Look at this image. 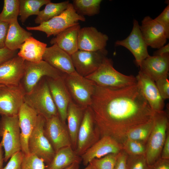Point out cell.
<instances>
[{"label": "cell", "mask_w": 169, "mask_h": 169, "mask_svg": "<svg viewBox=\"0 0 169 169\" xmlns=\"http://www.w3.org/2000/svg\"><path fill=\"white\" fill-rule=\"evenodd\" d=\"M3 146L0 142V169H3V162L4 161L3 152Z\"/></svg>", "instance_id": "47"}, {"label": "cell", "mask_w": 169, "mask_h": 169, "mask_svg": "<svg viewBox=\"0 0 169 169\" xmlns=\"http://www.w3.org/2000/svg\"><path fill=\"white\" fill-rule=\"evenodd\" d=\"M100 138L93 114L90 106L85 108L77 137L75 151L79 156Z\"/></svg>", "instance_id": "10"}, {"label": "cell", "mask_w": 169, "mask_h": 169, "mask_svg": "<svg viewBox=\"0 0 169 169\" xmlns=\"http://www.w3.org/2000/svg\"><path fill=\"white\" fill-rule=\"evenodd\" d=\"M64 81L72 99L77 105L84 108L90 106L96 84L76 71L65 74Z\"/></svg>", "instance_id": "6"}, {"label": "cell", "mask_w": 169, "mask_h": 169, "mask_svg": "<svg viewBox=\"0 0 169 169\" xmlns=\"http://www.w3.org/2000/svg\"><path fill=\"white\" fill-rule=\"evenodd\" d=\"M19 13V0H4L0 20L9 23L17 20Z\"/></svg>", "instance_id": "33"}, {"label": "cell", "mask_w": 169, "mask_h": 169, "mask_svg": "<svg viewBox=\"0 0 169 169\" xmlns=\"http://www.w3.org/2000/svg\"><path fill=\"white\" fill-rule=\"evenodd\" d=\"M44 131L55 152L61 148L71 146L67 126L59 115L46 119Z\"/></svg>", "instance_id": "13"}, {"label": "cell", "mask_w": 169, "mask_h": 169, "mask_svg": "<svg viewBox=\"0 0 169 169\" xmlns=\"http://www.w3.org/2000/svg\"><path fill=\"white\" fill-rule=\"evenodd\" d=\"M153 119V127L146 145L145 156L149 166L161 158L169 131L168 116L165 111L155 112Z\"/></svg>", "instance_id": "2"}, {"label": "cell", "mask_w": 169, "mask_h": 169, "mask_svg": "<svg viewBox=\"0 0 169 169\" xmlns=\"http://www.w3.org/2000/svg\"><path fill=\"white\" fill-rule=\"evenodd\" d=\"M81 159L71 146L61 148L55 152L51 162L45 169H64L75 162H80Z\"/></svg>", "instance_id": "27"}, {"label": "cell", "mask_w": 169, "mask_h": 169, "mask_svg": "<svg viewBox=\"0 0 169 169\" xmlns=\"http://www.w3.org/2000/svg\"><path fill=\"white\" fill-rule=\"evenodd\" d=\"M20 129L18 115H2L0 119V142L4 151V161H7L17 152L21 151Z\"/></svg>", "instance_id": "5"}, {"label": "cell", "mask_w": 169, "mask_h": 169, "mask_svg": "<svg viewBox=\"0 0 169 169\" xmlns=\"http://www.w3.org/2000/svg\"><path fill=\"white\" fill-rule=\"evenodd\" d=\"M18 50L13 51L6 47L0 49V65L17 55Z\"/></svg>", "instance_id": "41"}, {"label": "cell", "mask_w": 169, "mask_h": 169, "mask_svg": "<svg viewBox=\"0 0 169 169\" xmlns=\"http://www.w3.org/2000/svg\"><path fill=\"white\" fill-rule=\"evenodd\" d=\"M118 154H110L100 158H95L89 164L93 169H114Z\"/></svg>", "instance_id": "34"}, {"label": "cell", "mask_w": 169, "mask_h": 169, "mask_svg": "<svg viewBox=\"0 0 169 169\" xmlns=\"http://www.w3.org/2000/svg\"><path fill=\"white\" fill-rule=\"evenodd\" d=\"M79 21L84 22V17L78 14L72 3L61 13L36 26H28V30H36L45 33L47 37L54 36L66 29L77 24Z\"/></svg>", "instance_id": "7"}, {"label": "cell", "mask_w": 169, "mask_h": 169, "mask_svg": "<svg viewBox=\"0 0 169 169\" xmlns=\"http://www.w3.org/2000/svg\"><path fill=\"white\" fill-rule=\"evenodd\" d=\"M90 107L100 138L109 136L121 144L130 130L151 120L155 114L137 83L120 88L96 84Z\"/></svg>", "instance_id": "1"}, {"label": "cell", "mask_w": 169, "mask_h": 169, "mask_svg": "<svg viewBox=\"0 0 169 169\" xmlns=\"http://www.w3.org/2000/svg\"><path fill=\"white\" fill-rule=\"evenodd\" d=\"M85 108L77 105L73 100L68 106L66 119L68 123L67 128L71 146L75 151L76 148L78 133Z\"/></svg>", "instance_id": "25"}, {"label": "cell", "mask_w": 169, "mask_h": 169, "mask_svg": "<svg viewBox=\"0 0 169 169\" xmlns=\"http://www.w3.org/2000/svg\"><path fill=\"white\" fill-rule=\"evenodd\" d=\"M140 70L155 81L168 75L169 70V54L149 56L142 62Z\"/></svg>", "instance_id": "23"}, {"label": "cell", "mask_w": 169, "mask_h": 169, "mask_svg": "<svg viewBox=\"0 0 169 169\" xmlns=\"http://www.w3.org/2000/svg\"><path fill=\"white\" fill-rule=\"evenodd\" d=\"M123 150L128 155L145 154L146 145L134 140L127 139L122 144Z\"/></svg>", "instance_id": "35"}, {"label": "cell", "mask_w": 169, "mask_h": 169, "mask_svg": "<svg viewBox=\"0 0 169 169\" xmlns=\"http://www.w3.org/2000/svg\"><path fill=\"white\" fill-rule=\"evenodd\" d=\"M127 169H148L145 154L140 155H128L127 160Z\"/></svg>", "instance_id": "37"}, {"label": "cell", "mask_w": 169, "mask_h": 169, "mask_svg": "<svg viewBox=\"0 0 169 169\" xmlns=\"http://www.w3.org/2000/svg\"><path fill=\"white\" fill-rule=\"evenodd\" d=\"M161 158L169 159V132L167 131L166 138L162 147L161 154Z\"/></svg>", "instance_id": "45"}, {"label": "cell", "mask_w": 169, "mask_h": 169, "mask_svg": "<svg viewBox=\"0 0 169 169\" xmlns=\"http://www.w3.org/2000/svg\"><path fill=\"white\" fill-rule=\"evenodd\" d=\"M46 44L37 40L32 36L26 39L21 46L17 55L24 61L37 63L43 60Z\"/></svg>", "instance_id": "26"}, {"label": "cell", "mask_w": 169, "mask_h": 169, "mask_svg": "<svg viewBox=\"0 0 169 169\" xmlns=\"http://www.w3.org/2000/svg\"><path fill=\"white\" fill-rule=\"evenodd\" d=\"M9 23L0 20V49L5 47V41Z\"/></svg>", "instance_id": "42"}, {"label": "cell", "mask_w": 169, "mask_h": 169, "mask_svg": "<svg viewBox=\"0 0 169 169\" xmlns=\"http://www.w3.org/2000/svg\"><path fill=\"white\" fill-rule=\"evenodd\" d=\"M128 155L122 150L118 155L114 169H127Z\"/></svg>", "instance_id": "43"}, {"label": "cell", "mask_w": 169, "mask_h": 169, "mask_svg": "<svg viewBox=\"0 0 169 169\" xmlns=\"http://www.w3.org/2000/svg\"><path fill=\"white\" fill-rule=\"evenodd\" d=\"M43 60L65 74H70L76 71L71 56L55 44L47 47Z\"/></svg>", "instance_id": "22"}, {"label": "cell", "mask_w": 169, "mask_h": 169, "mask_svg": "<svg viewBox=\"0 0 169 169\" xmlns=\"http://www.w3.org/2000/svg\"><path fill=\"white\" fill-rule=\"evenodd\" d=\"M154 20L161 25L164 28L167 39L169 38V4L162 13Z\"/></svg>", "instance_id": "39"}, {"label": "cell", "mask_w": 169, "mask_h": 169, "mask_svg": "<svg viewBox=\"0 0 169 169\" xmlns=\"http://www.w3.org/2000/svg\"><path fill=\"white\" fill-rule=\"evenodd\" d=\"M63 76L57 79L46 78L59 116L62 121L65 123L68 106L72 99Z\"/></svg>", "instance_id": "15"}, {"label": "cell", "mask_w": 169, "mask_h": 169, "mask_svg": "<svg viewBox=\"0 0 169 169\" xmlns=\"http://www.w3.org/2000/svg\"><path fill=\"white\" fill-rule=\"evenodd\" d=\"M51 2L50 0H19V15L24 23L31 15H38L41 7Z\"/></svg>", "instance_id": "30"}, {"label": "cell", "mask_w": 169, "mask_h": 169, "mask_svg": "<svg viewBox=\"0 0 169 169\" xmlns=\"http://www.w3.org/2000/svg\"><path fill=\"white\" fill-rule=\"evenodd\" d=\"M3 86H4V85L0 84V89L2 87H3Z\"/></svg>", "instance_id": "50"}, {"label": "cell", "mask_w": 169, "mask_h": 169, "mask_svg": "<svg viewBox=\"0 0 169 169\" xmlns=\"http://www.w3.org/2000/svg\"><path fill=\"white\" fill-rule=\"evenodd\" d=\"M25 92L20 84L18 85L5 86L0 89V115H18L24 103Z\"/></svg>", "instance_id": "12"}, {"label": "cell", "mask_w": 169, "mask_h": 169, "mask_svg": "<svg viewBox=\"0 0 169 169\" xmlns=\"http://www.w3.org/2000/svg\"><path fill=\"white\" fill-rule=\"evenodd\" d=\"M101 0H74L72 3L76 13L79 15L92 16L100 12Z\"/></svg>", "instance_id": "31"}, {"label": "cell", "mask_w": 169, "mask_h": 169, "mask_svg": "<svg viewBox=\"0 0 169 169\" xmlns=\"http://www.w3.org/2000/svg\"><path fill=\"white\" fill-rule=\"evenodd\" d=\"M38 115L25 103L21 106L18 117L20 129L21 151L23 154H29L28 141L37 121Z\"/></svg>", "instance_id": "16"}, {"label": "cell", "mask_w": 169, "mask_h": 169, "mask_svg": "<svg viewBox=\"0 0 169 169\" xmlns=\"http://www.w3.org/2000/svg\"><path fill=\"white\" fill-rule=\"evenodd\" d=\"M122 150V144L110 136H105L101 137L80 157L84 165L87 166L94 159L110 154H118Z\"/></svg>", "instance_id": "17"}, {"label": "cell", "mask_w": 169, "mask_h": 169, "mask_svg": "<svg viewBox=\"0 0 169 169\" xmlns=\"http://www.w3.org/2000/svg\"><path fill=\"white\" fill-rule=\"evenodd\" d=\"M24 60L18 55L0 65V84L19 85L23 78Z\"/></svg>", "instance_id": "21"}, {"label": "cell", "mask_w": 169, "mask_h": 169, "mask_svg": "<svg viewBox=\"0 0 169 169\" xmlns=\"http://www.w3.org/2000/svg\"><path fill=\"white\" fill-rule=\"evenodd\" d=\"M115 46H122L128 49L134 56L135 62L139 67L142 61L150 56L148 46L142 36L138 22L135 19L133 20V28L129 35L122 40L116 41Z\"/></svg>", "instance_id": "14"}, {"label": "cell", "mask_w": 169, "mask_h": 169, "mask_svg": "<svg viewBox=\"0 0 169 169\" xmlns=\"http://www.w3.org/2000/svg\"><path fill=\"white\" fill-rule=\"evenodd\" d=\"M24 102L46 119L59 115L46 77L43 78L29 92L25 93Z\"/></svg>", "instance_id": "3"}, {"label": "cell", "mask_w": 169, "mask_h": 169, "mask_svg": "<svg viewBox=\"0 0 169 169\" xmlns=\"http://www.w3.org/2000/svg\"><path fill=\"white\" fill-rule=\"evenodd\" d=\"M136 78L139 88L152 110L155 112L163 110L164 100L160 94L155 81L140 70Z\"/></svg>", "instance_id": "18"}, {"label": "cell", "mask_w": 169, "mask_h": 169, "mask_svg": "<svg viewBox=\"0 0 169 169\" xmlns=\"http://www.w3.org/2000/svg\"><path fill=\"white\" fill-rule=\"evenodd\" d=\"M81 28L79 23L57 34L50 43L55 44L71 56L78 51V38Z\"/></svg>", "instance_id": "24"}, {"label": "cell", "mask_w": 169, "mask_h": 169, "mask_svg": "<svg viewBox=\"0 0 169 169\" xmlns=\"http://www.w3.org/2000/svg\"><path fill=\"white\" fill-rule=\"evenodd\" d=\"M153 125V119L147 122L131 129L126 134L125 140L127 139L134 140L146 145Z\"/></svg>", "instance_id": "32"}, {"label": "cell", "mask_w": 169, "mask_h": 169, "mask_svg": "<svg viewBox=\"0 0 169 169\" xmlns=\"http://www.w3.org/2000/svg\"><path fill=\"white\" fill-rule=\"evenodd\" d=\"M108 36L93 26L85 27L79 30L78 38L79 50L94 51L105 48Z\"/></svg>", "instance_id": "20"}, {"label": "cell", "mask_w": 169, "mask_h": 169, "mask_svg": "<svg viewBox=\"0 0 169 169\" xmlns=\"http://www.w3.org/2000/svg\"><path fill=\"white\" fill-rule=\"evenodd\" d=\"M148 169H169V159L160 158L154 163L149 166Z\"/></svg>", "instance_id": "44"}, {"label": "cell", "mask_w": 169, "mask_h": 169, "mask_svg": "<svg viewBox=\"0 0 169 169\" xmlns=\"http://www.w3.org/2000/svg\"><path fill=\"white\" fill-rule=\"evenodd\" d=\"M99 86L108 87H125L137 83L136 77L124 74L115 69L112 60L106 57L94 73L85 77Z\"/></svg>", "instance_id": "4"}, {"label": "cell", "mask_w": 169, "mask_h": 169, "mask_svg": "<svg viewBox=\"0 0 169 169\" xmlns=\"http://www.w3.org/2000/svg\"><path fill=\"white\" fill-rule=\"evenodd\" d=\"M169 54V44L161 47L154 52L153 55H161Z\"/></svg>", "instance_id": "46"}, {"label": "cell", "mask_w": 169, "mask_h": 169, "mask_svg": "<svg viewBox=\"0 0 169 169\" xmlns=\"http://www.w3.org/2000/svg\"><path fill=\"white\" fill-rule=\"evenodd\" d=\"M32 35L31 32L22 27L18 20L13 22L9 23L5 47L12 50H18L25 40Z\"/></svg>", "instance_id": "28"}, {"label": "cell", "mask_w": 169, "mask_h": 169, "mask_svg": "<svg viewBox=\"0 0 169 169\" xmlns=\"http://www.w3.org/2000/svg\"><path fill=\"white\" fill-rule=\"evenodd\" d=\"M80 163L76 162L73 163L64 169H79Z\"/></svg>", "instance_id": "48"}, {"label": "cell", "mask_w": 169, "mask_h": 169, "mask_svg": "<svg viewBox=\"0 0 169 169\" xmlns=\"http://www.w3.org/2000/svg\"><path fill=\"white\" fill-rule=\"evenodd\" d=\"M69 3L68 0L59 3L50 2L44 9L40 11L35 19V23L40 24L59 15L66 9Z\"/></svg>", "instance_id": "29"}, {"label": "cell", "mask_w": 169, "mask_h": 169, "mask_svg": "<svg viewBox=\"0 0 169 169\" xmlns=\"http://www.w3.org/2000/svg\"><path fill=\"white\" fill-rule=\"evenodd\" d=\"M23 153L21 151L13 154L3 169H21Z\"/></svg>", "instance_id": "40"}, {"label": "cell", "mask_w": 169, "mask_h": 169, "mask_svg": "<svg viewBox=\"0 0 169 169\" xmlns=\"http://www.w3.org/2000/svg\"><path fill=\"white\" fill-rule=\"evenodd\" d=\"M84 169H93L92 167L89 164L86 166V167Z\"/></svg>", "instance_id": "49"}, {"label": "cell", "mask_w": 169, "mask_h": 169, "mask_svg": "<svg viewBox=\"0 0 169 169\" xmlns=\"http://www.w3.org/2000/svg\"><path fill=\"white\" fill-rule=\"evenodd\" d=\"M168 75L165 76L155 81L160 94L164 100L169 98V81Z\"/></svg>", "instance_id": "38"}, {"label": "cell", "mask_w": 169, "mask_h": 169, "mask_svg": "<svg viewBox=\"0 0 169 169\" xmlns=\"http://www.w3.org/2000/svg\"><path fill=\"white\" fill-rule=\"evenodd\" d=\"M45 120L44 117L38 115L36 125L28 140V148L30 154L42 159L47 165L55 152L44 133Z\"/></svg>", "instance_id": "9"}, {"label": "cell", "mask_w": 169, "mask_h": 169, "mask_svg": "<svg viewBox=\"0 0 169 169\" xmlns=\"http://www.w3.org/2000/svg\"><path fill=\"white\" fill-rule=\"evenodd\" d=\"M140 28L148 46L158 49L166 44L167 39L164 28L150 16H146L143 18Z\"/></svg>", "instance_id": "19"}, {"label": "cell", "mask_w": 169, "mask_h": 169, "mask_svg": "<svg viewBox=\"0 0 169 169\" xmlns=\"http://www.w3.org/2000/svg\"><path fill=\"white\" fill-rule=\"evenodd\" d=\"M65 73L54 68L44 60L34 63L24 61L23 75L20 84L26 93L30 92L43 78L57 79Z\"/></svg>", "instance_id": "8"}, {"label": "cell", "mask_w": 169, "mask_h": 169, "mask_svg": "<svg viewBox=\"0 0 169 169\" xmlns=\"http://www.w3.org/2000/svg\"><path fill=\"white\" fill-rule=\"evenodd\" d=\"M42 159L31 154H23L21 169H45L46 166Z\"/></svg>", "instance_id": "36"}, {"label": "cell", "mask_w": 169, "mask_h": 169, "mask_svg": "<svg viewBox=\"0 0 169 169\" xmlns=\"http://www.w3.org/2000/svg\"><path fill=\"white\" fill-rule=\"evenodd\" d=\"M107 53L105 48L94 51L78 50L71 57L76 72L80 75L86 77L99 68Z\"/></svg>", "instance_id": "11"}]
</instances>
